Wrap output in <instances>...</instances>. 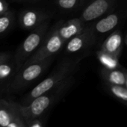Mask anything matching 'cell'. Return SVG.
I'll use <instances>...</instances> for the list:
<instances>
[{"instance_id":"277c9868","label":"cell","mask_w":127,"mask_h":127,"mask_svg":"<svg viewBox=\"0 0 127 127\" xmlns=\"http://www.w3.org/2000/svg\"><path fill=\"white\" fill-rule=\"evenodd\" d=\"M50 20H47L42 25L31 31L30 34L21 43L14 54V60L19 71L25 62L38 49L42 44L49 29Z\"/></svg>"},{"instance_id":"3957f363","label":"cell","mask_w":127,"mask_h":127,"mask_svg":"<svg viewBox=\"0 0 127 127\" xmlns=\"http://www.w3.org/2000/svg\"><path fill=\"white\" fill-rule=\"evenodd\" d=\"M55 56L56 55L50 56L42 61L23 66L13 79L9 87L8 94H18L39 79L52 65Z\"/></svg>"},{"instance_id":"9c48e42d","label":"cell","mask_w":127,"mask_h":127,"mask_svg":"<svg viewBox=\"0 0 127 127\" xmlns=\"http://www.w3.org/2000/svg\"><path fill=\"white\" fill-rule=\"evenodd\" d=\"M53 12L43 8H26L19 15L18 21L20 27L27 31H32L47 20H51Z\"/></svg>"},{"instance_id":"d6986e66","label":"cell","mask_w":127,"mask_h":127,"mask_svg":"<svg viewBox=\"0 0 127 127\" xmlns=\"http://www.w3.org/2000/svg\"><path fill=\"white\" fill-rule=\"evenodd\" d=\"M12 58H14V54L12 52H0V65Z\"/></svg>"},{"instance_id":"8fae6325","label":"cell","mask_w":127,"mask_h":127,"mask_svg":"<svg viewBox=\"0 0 127 127\" xmlns=\"http://www.w3.org/2000/svg\"><path fill=\"white\" fill-rule=\"evenodd\" d=\"M123 35L120 29L110 33L102 42L100 49L102 52L118 59L123 49Z\"/></svg>"},{"instance_id":"6da1fadb","label":"cell","mask_w":127,"mask_h":127,"mask_svg":"<svg viewBox=\"0 0 127 127\" xmlns=\"http://www.w3.org/2000/svg\"><path fill=\"white\" fill-rule=\"evenodd\" d=\"M75 82L76 78L74 75L70 76L49 91L32 100L29 104L23 105L19 103L20 111L26 125L28 126L34 121L39 120L46 111L58 102L73 86Z\"/></svg>"},{"instance_id":"44dd1931","label":"cell","mask_w":127,"mask_h":127,"mask_svg":"<svg viewBox=\"0 0 127 127\" xmlns=\"http://www.w3.org/2000/svg\"><path fill=\"white\" fill-rule=\"evenodd\" d=\"M13 2H42L44 1V0H12Z\"/></svg>"},{"instance_id":"30bf717a","label":"cell","mask_w":127,"mask_h":127,"mask_svg":"<svg viewBox=\"0 0 127 127\" xmlns=\"http://www.w3.org/2000/svg\"><path fill=\"white\" fill-rule=\"evenodd\" d=\"M58 21V34L65 43L72 37L83 32L87 25L79 17L68 20H60Z\"/></svg>"},{"instance_id":"ac0fdd59","label":"cell","mask_w":127,"mask_h":127,"mask_svg":"<svg viewBox=\"0 0 127 127\" xmlns=\"http://www.w3.org/2000/svg\"><path fill=\"white\" fill-rule=\"evenodd\" d=\"M108 87L111 93L114 96L126 102L127 104V88L126 87L123 86V85L108 84Z\"/></svg>"},{"instance_id":"ba28073f","label":"cell","mask_w":127,"mask_h":127,"mask_svg":"<svg viewBox=\"0 0 127 127\" xmlns=\"http://www.w3.org/2000/svg\"><path fill=\"white\" fill-rule=\"evenodd\" d=\"M121 0H88L79 17L86 24L96 22L111 12Z\"/></svg>"},{"instance_id":"2e32d148","label":"cell","mask_w":127,"mask_h":127,"mask_svg":"<svg viewBox=\"0 0 127 127\" xmlns=\"http://www.w3.org/2000/svg\"><path fill=\"white\" fill-rule=\"evenodd\" d=\"M14 14L10 11L0 15V36L4 34L10 29L11 26L14 24Z\"/></svg>"},{"instance_id":"7402d4cb","label":"cell","mask_w":127,"mask_h":127,"mask_svg":"<svg viewBox=\"0 0 127 127\" xmlns=\"http://www.w3.org/2000/svg\"><path fill=\"white\" fill-rule=\"evenodd\" d=\"M125 43H126V46H127V34H126V37H125Z\"/></svg>"},{"instance_id":"5bb4252c","label":"cell","mask_w":127,"mask_h":127,"mask_svg":"<svg viewBox=\"0 0 127 127\" xmlns=\"http://www.w3.org/2000/svg\"><path fill=\"white\" fill-rule=\"evenodd\" d=\"M88 0H54L55 8L60 14H73L82 11Z\"/></svg>"},{"instance_id":"7a4b0ae2","label":"cell","mask_w":127,"mask_h":127,"mask_svg":"<svg viewBox=\"0 0 127 127\" xmlns=\"http://www.w3.org/2000/svg\"><path fill=\"white\" fill-rule=\"evenodd\" d=\"M81 60L80 58L70 56H65L62 58L46 79L41 81L24 96L20 104L23 105L29 104L32 100L49 91L62 81L70 76L75 75L76 72L79 68Z\"/></svg>"},{"instance_id":"8992f818","label":"cell","mask_w":127,"mask_h":127,"mask_svg":"<svg viewBox=\"0 0 127 127\" xmlns=\"http://www.w3.org/2000/svg\"><path fill=\"white\" fill-rule=\"evenodd\" d=\"M59 21L49 28L42 44L38 49L25 62L23 66L42 61L50 56L57 55L60 50H61L65 45V42L62 40L58 34Z\"/></svg>"},{"instance_id":"ffe728a7","label":"cell","mask_w":127,"mask_h":127,"mask_svg":"<svg viewBox=\"0 0 127 127\" xmlns=\"http://www.w3.org/2000/svg\"><path fill=\"white\" fill-rule=\"evenodd\" d=\"M8 11V5L5 0H0V15Z\"/></svg>"},{"instance_id":"5b68a950","label":"cell","mask_w":127,"mask_h":127,"mask_svg":"<svg viewBox=\"0 0 127 127\" xmlns=\"http://www.w3.org/2000/svg\"><path fill=\"white\" fill-rule=\"evenodd\" d=\"M98 37L95 32L93 23H88L80 34L69 40L64 46L67 56L82 59L90 52L96 43Z\"/></svg>"},{"instance_id":"52a82bcc","label":"cell","mask_w":127,"mask_h":127,"mask_svg":"<svg viewBox=\"0 0 127 127\" xmlns=\"http://www.w3.org/2000/svg\"><path fill=\"white\" fill-rule=\"evenodd\" d=\"M127 20V0H121L117 7L109 14L94 22V26L97 37L109 34Z\"/></svg>"},{"instance_id":"603a6c76","label":"cell","mask_w":127,"mask_h":127,"mask_svg":"<svg viewBox=\"0 0 127 127\" xmlns=\"http://www.w3.org/2000/svg\"><path fill=\"white\" fill-rule=\"evenodd\" d=\"M126 88H127V79H126V85H125Z\"/></svg>"},{"instance_id":"9a60e30c","label":"cell","mask_w":127,"mask_h":127,"mask_svg":"<svg viewBox=\"0 0 127 127\" xmlns=\"http://www.w3.org/2000/svg\"><path fill=\"white\" fill-rule=\"evenodd\" d=\"M100 74L102 79L108 84L117 85H126L127 79V73L117 69H108L103 67L101 70Z\"/></svg>"},{"instance_id":"7c38bea8","label":"cell","mask_w":127,"mask_h":127,"mask_svg":"<svg viewBox=\"0 0 127 127\" xmlns=\"http://www.w3.org/2000/svg\"><path fill=\"white\" fill-rule=\"evenodd\" d=\"M18 73L14 58L0 65V96L7 94L9 87Z\"/></svg>"},{"instance_id":"4fadbf2b","label":"cell","mask_w":127,"mask_h":127,"mask_svg":"<svg viewBox=\"0 0 127 127\" xmlns=\"http://www.w3.org/2000/svg\"><path fill=\"white\" fill-rule=\"evenodd\" d=\"M19 111L18 102L0 98V127H8Z\"/></svg>"},{"instance_id":"e0dca14e","label":"cell","mask_w":127,"mask_h":127,"mask_svg":"<svg viewBox=\"0 0 127 127\" xmlns=\"http://www.w3.org/2000/svg\"><path fill=\"white\" fill-rule=\"evenodd\" d=\"M97 55L103 67L108 69H117L119 67L118 59L102 52L101 50L98 51Z\"/></svg>"}]
</instances>
